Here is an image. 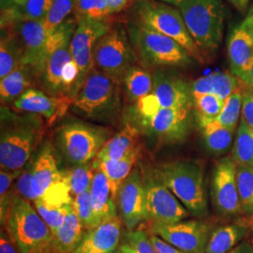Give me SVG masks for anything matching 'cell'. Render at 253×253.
<instances>
[{"label": "cell", "instance_id": "obj_1", "mask_svg": "<svg viewBox=\"0 0 253 253\" xmlns=\"http://www.w3.org/2000/svg\"><path fill=\"white\" fill-rule=\"evenodd\" d=\"M42 117L27 114L19 116L7 107L1 108L0 165L1 170L21 171L32 159L44 136Z\"/></svg>", "mask_w": 253, "mask_h": 253}, {"label": "cell", "instance_id": "obj_2", "mask_svg": "<svg viewBox=\"0 0 253 253\" xmlns=\"http://www.w3.org/2000/svg\"><path fill=\"white\" fill-rule=\"evenodd\" d=\"M120 84L94 66L73 100V111L91 120L113 122L121 110Z\"/></svg>", "mask_w": 253, "mask_h": 253}, {"label": "cell", "instance_id": "obj_3", "mask_svg": "<svg viewBox=\"0 0 253 253\" xmlns=\"http://www.w3.org/2000/svg\"><path fill=\"white\" fill-rule=\"evenodd\" d=\"M156 175L193 216L203 217L208 213L204 170L199 163H167L156 171Z\"/></svg>", "mask_w": 253, "mask_h": 253}, {"label": "cell", "instance_id": "obj_4", "mask_svg": "<svg viewBox=\"0 0 253 253\" xmlns=\"http://www.w3.org/2000/svg\"><path fill=\"white\" fill-rule=\"evenodd\" d=\"M137 59L145 68L161 66H186L191 56L182 46L170 37L132 20L126 25Z\"/></svg>", "mask_w": 253, "mask_h": 253}, {"label": "cell", "instance_id": "obj_5", "mask_svg": "<svg viewBox=\"0 0 253 253\" xmlns=\"http://www.w3.org/2000/svg\"><path fill=\"white\" fill-rule=\"evenodd\" d=\"M4 225L21 253H53V234L29 201L17 197Z\"/></svg>", "mask_w": 253, "mask_h": 253}, {"label": "cell", "instance_id": "obj_6", "mask_svg": "<svg viewBox=\"0 0 253 253\" xmlns=\"http://www.w3.org/2000/svg\"><path fill=\"white\" fill-rule=\"evenodd\" d=\"M134 20L177 42L191 57L204 62L199 47L190 34L179 10L157 0H134Z\"/></svg>", "mask_w": 253, "mask_h": 253}, {"label": "cell", "instance_id": "obj_7", "mask_svg": "<svg viewBox=\"0 0 253 253\" xmlns=\"http://www.w3.org/2000/svg\"><path fill=\"white\" fill-rule=\"evenodd\" d=\"M186 27L201 51L216 50L222 39L223 5L220 0H185L178 6Z\"/></svg>", "mask_w": 253, "mask_h": 253}, {"label": "cell", "instance_id": "obj_8", "mask_svg": "<svg viewBox=\"0 0 253 253\" xmlns=\"http://www.w3.org/2000/svg\"><path fill=\"white\" fill-rule=\"evenodd\" d=\"M108 129L79 120H69L57 128L56 144L69 163L84 165L95 160L108 141Z\"/></svg>", "mask_w": 253, "mask_h": 253}, {"label": "cell", "instance_id": "obj_9", "mask_svg": "<svg viewBox=\"0 0 253 253\" xmlns=\"http://www.w3.org/2000/svg\"><path fill=\"white\" fill-rule=\"evenodd\" d=\"M93 59L98 70L122 84L126 72L138 60L125 25L112 23L108 32L96 42Z\"/></svg>", "mask_w": 253, "mask_h": 253}, {"label": "cell", "instance_id": "obj_10", "mask_svg": "<svg viewBox=\"0 0 253 253\" xmlns=\"http://www.w3.org/2000/svg\"><path fill=\"white\" fill-rule=\"evenodd\" d=\"M144 178L146 208L149 219L157 223H175L188 217V210L163 184L156 173Z\"/></svg>", "mask_w": 253, "mask_h": 253}, {"label": "cell", "instance_id": "obj_11", "mask_svg": "<svg viewBox=\"0 0 253 253\" xmlns=\"http://www.w3.org/2000/svg\"><path fill=\"white\" fill-rule=\"evenodd\" d=\"M151 232L185 253H203L210 236V229L200 220H181L175 223L152 222Z\"/></svg>", "mask_w": 253, "mask_h": 253}, {"label": "cell", "instance_id": "obj_12", "mask_svg": "<svg viewBox=\"0 0 253 253\" xmlns=\"http://www.w3.org/2000/svg\"><path fill=\"white\" fill-rule=\"evenodd\" d=\"M211 197L217 212L235 216L242 212L236 180V163L232 157L218 161L213 171Z\"/></svg>", "mask_w": 253, "mask_h": 253}, {"label": "cell", "instance_id": "obj_13", "mask_svg": "<svg viewBox=\"0 0 253 253\" xmlns=\"http://www.w3.org/2000/svg\"><path fill=\"white\" fill-rule=\"evenodd\" d=\"M118 201L121 218L127 229L131 230L149 219L144 178L139 168H134L121 185Z\"/></svg>", "mask_w": 253, "mask_h": 253}, {"label": "cell", "instance_id": "obj_14", "mask_svg": "<svg viewBox=\"0 0 253 253\" xmlns=\"http://www.w3.org/2000/svg\"><path fill=\"white\" fill-rule=\"evenodd\" d=\"M73 103L70 97H53L43 91L30 88L13 102V109L42 117L51 125L62 118Z\"/></svg>", "mask_w": 253, "mask_h": 253}, {"label": "cell", "instance_id": "obj_15", "mask_svg": "<svg viewBox=\"0 0 253 253\" xmlns=\"http://www.w3.org/2000/svg\"><path fill=\"white\" fill-rule=\"evenodd\" d=\"M8 27H10L18 38L23 53L22 65L30 67L34 71L37 79V74L43 60L47 40L44 20L21 22Z\"/></svg>", "mask_w": 253, "mask_h": 253}, {"label": "cell", "instance_id": "obj_16", "mask_svg": "<svg viewBox=\"0 0 253 253\" xmlns=\"http://www.w3.org/2000/svg\"><path fill=\"white\" fill-rule=\"evenodd\" d=\"M227 50L231 73L239 78L253 59V9L233 30Z\"/></svg>", "mask_w": 253, "mask_h": 253}, {"label": "cell", "instance_id": "obj_17", "mask_svg": "<svg viewBox=\"0 0 253 253\" xmlns=\"http://www.w3.org/2000/svg\"><path fill=\"white\" fill-rule=\"evenodd\" d=\"M152 93L162 108H190L192 93L179 77L158 71L153 75Z\"/></svg>", "mask_w": 253, "mask_h": 253}, {"label": "cell", "instance_id": "obj_18", "mask_svg": "<svg viewBox=\"0 0 253 253\" xmlns=\"http://www.w3.org/2000/svg\"><path fill=\"white\" fill-rule=\"evenodd\" d=\"M190 108H161L142 122L154 135L167 142H178L187 134Z\"/></svg>", "mask_w": 253, "mask_h": 253}, {"label": "cell", "instance_id": "obj_19", "mask_svg": "<svg viewBox=\"0 0 253 253\" xmlns=\"http://www.w3.org/2000/svg\"><path fill=\"white\" fill-rule=\"evenodd\" d=\"M73 59L71 53V42L58 48L51 54L37 75L46 94L53 97H68L64 86V73L66 65Z\"/></svg>", "mask_w": 253, "mask_h": 253}, {"label": "cell", "instance_id": "obj_20", "mask_svg": "<svg viewBox=\"0 0 253 253\" xmlns=\"http://www.w3.org/2000/svg\"><path fill=\"white\" fill-rule=\"evenodd\" d=\"M63 177V172L57 166L53 147L46 143L33 158L31 187L37 199L42 198L47 190Z\"/></svg>", "mask_w": 253, "mask_h": 253}, {"label": "cell", "instance_id": "obj_21", "mask_svg": "<svg viewBox=\"0 0 253 253\" xmlns=\"http://www.w3.org/2000/svg\"><path fill=\"white\" fill-rule=\"evenodd\" d=\"M121 235V219L109 218L100 225L87 231L78 248L73 253H102L115 252Z\"/></svg>", "mask_w": 253, "mask_h": 253}, {"label": "cell", "instance_id": "obj_22", "mask_svg": "<svg viewBox=\"0 0 253 253\" xmlns=\"http://www.w3.org/2000/svg\"><path fill=\"white\" fill-rule=\"evenodd\" d=\"M54 0H25L10 4L1 11V28L21 22L45 20Z\"/></svg>", "mask_w": 253, "mask_h": 253}, {"label": "cell", "instance_id": "obj_23", "mask_svg": "<svg viewBox=\"0 0 253 253\" xmlns=\"http://www.w3.org/2000/svg\"><path fill=\"white\" fill-rule=\"evenodd\" d=\"M237 88H239V82L235 75L227 72H217L200 77L193 82L191 93L192 97L214 94L220 100H226Z\"/></svg>", "mask_w": 253, "mask_h": 253}, {"label": "cell", "instance_id": "obj_24", "mask_svg": "<svg viewBox=\"0 0 253 253\" xmlns=\"http://www.w3.org/2000/svg\"><path fill=\"white\" fill-rule=\"evenodd\" d=\"M140 154V147L138 146L132 152L120 161H100L95 159L92 163L93 168L103 172L110 182L112 196L116 202L118 200V191L126 180V177L134 169V165Z\"/></svg>", "mask_w": 253, "mask_h": 253}, {"label": "cell", "instance_id": "obj_25", "mask_svg": "<svg viewBox=\"0 0 253 253\" xmlns=\"http://www.w3.org/2000/svg\"><path fill=\"white\" fill-rule=\"evenodd\" d=\"M90 196L93 210L100 223L117 217V207L112 196L110 182L107 176L99 170H95L91 184Z\"/></svg>", "mask_w": 253, "mask_h": 253}, {"label": "cell", "instance_id": "obj_26", "mask_svg": "<svg viewBox=\"0 0 253 253\" xmlns=\"http://www.w3.org/2000/svg\"><path fill=\"white\" fill-rule=\"evenodd\" d=\"M85 232L73 207L63 224L53 235V253H73L81 243Z\"/></svg>", "mask_w": 253, "mask_h": 253}, {"label": "cell", "instance_id": "obj_27", "mask_svg": "<svg viewBox=\"0 0 253 253\" xmlns=\"http://www.w3.org/2000/svg\"><path fill=\"white\" fill-rule=\"evenodd\" d=\"M248 232L247 224L232 223L218 227L210 234L205 253H230L240 244Z\"/></svg>", "mask_w": 253, "mask_h": 253}, {"label": "cell", "instance_id": "obj_28", "mask_svg": "<svg viewBox=\"0 0 253 253\" xmlns=\"http://www.w3.org/2000/svg\"><path fill=\"white\" fill-rule=\"evenodd\" d=\"M77 27L71 42V53L75 54L85 47L95 45L96 42L104 36L112 26L110 20L81 18L76 20Z\"/></svg>", "mask_w": 253, "mask_h": 253}, {"label": "cell", "instance_id": "obj_29", "mask_svg": "<svg viewBox=\"0 0 253 253\" xmlns=\"http://www.w3.org/2000/svg\"><path fill=\"white\" fill-rule=\"evenodd\" d=\"M36 75L34 71L25 65H20L18 68L9 73L0 83V97L1 102H14L25 92L31 88Z\"/></svg>", "mask_w": 253, "mask_h": 253}, {"label": "cell", "instance_id": "obj_30", "mask_svg": "<svg viewBox=\"0 0 253 253\" xmlns=\"http://www.w3.org/2000/svg\"><path fill=\"white\" fill-rule=\"evenodd\" d=\"M137 139L138 131L135 127L126 125L118 134L109 139L96 159L100 161H120L138 147L136 145Z\"/></svg>", "mask_w": 253, "mask_h": 253}, {"label": "cell", "instance_id": "obj_31", "mask_svg": "<svg viewBox=\"0 0 253 253\" xmlns=\"http://www.w3.org/2000/svg\"><path fill=\"white\" fill-rule=\"evenodd\" d=\"M22 48L15 32L10 28H1L0 78L3 79L22 65Z\"/></svg>", "mask_w": 253, "mask_h": 253}, {"label": "cell", "instance_id": "obj_32", "mask_svg": "<svg viewBox=\"0 0 253 253\" xmlns=\"http://www.w3.org/2000/svg\"><path fill=\"white\" fill-rule=\"evenodd\" d=\"M122 84L128 100L136 102L152 93L153 76L148 71L135 64L126 72Z\"/></svg>", "mask_w": 253, "mask_h": 253}, {"label": "cell", "instance_id": "obj_33", "mask_svg": "<svg viewBox=\"0 0 253 253\" xmlns=\"http://www.w3.org/2000/svg\"><path fill=\"white\" fill-rule=\"evenodd\" d=\"M201 126L205 145L208 151L214 155L226 153L233 144L235 131L212 121Z\"/></svg>", "mask_w": 253, "mask_h": 253}, {"label": "cell", "instance_id": "obj_34", "mask_svg": "<svg viewBox=\"0 0 253 253\" xmlns=\"http://www.w3.org/2000/svg\"><path fill=\"white\" fill-rule=\"evenodd\" d=\"M232 158L236 165L253 168V128L242 118L237 127Z\"/></svg>", "mask_w": 253, "mask_h": 253}, {"label": "cell", "instance_id": "obj_35", "mask_svg": "<svg viewBox=\"0 0 253 253\" xmlns=\"http://www.w3.org/2000/svg\"><path fill=\"white\" fill-rule=\"evenodd\" d=\"M63 172L73 199L82 193L90 190L95 173L92 163L76 165L75 167Z\"/></svg>", "mask_w": 253, "mask_h": 253}, {"label": "cell", "instance_id": "obj_36", "mask_svg": "<svg viewBox=\"0 0 253 253\" xmlns=\"http://www.w3.org/2000/svg\"><path fill=\"white\" fill-rule=\"evenodd\" d=\"M193 105L196 110L200 126L215 121L224 106L225 100H220L214 94L193 96Z\"/></svg>", "mask_w": 253, "mask_h": 253}, {"label": "cell", "instance_id": "obj_37", "mask_svg": "<svg viewBox=\"0 0 253 253\" xmlns=\"http://www.w3.org/2000/svg\"><path fill=\"white\" fill-rule=\"evenodd\" d=\"M236 180L242 212L253 215V168L236 165Z\"/></svg>", "mask_w": 253, "mask_h": 253}, {"label": "cell", "instance_id": "obj_38", "mask_svg": "<svg viewBox=\"0 0 253 253\" xmlns=\"http://www.w3.org/2000/svg\"><path fill=\"white\" fill-rule=\"evenodd\" d=\"M242 101L243 93L239 88H237L225 100L224 106L216 119L217 123L235 131L240 113L242 112Z\"/></svg>", "mask_w": 253, "mask_h": 253}, {"label": "cell", "instance_id": "obj_39", "mask_svg": "<svg viewBox=\"0 0 253 253\" xmlns=\"http://www.w3.org/2000/svg\"><path fill=\"white\" fill-rule=\"evenodd\" d=\"M73 14L76 20L81 18L109 20L111 15L107 0H76Z\"/></svg>", "mask_w": 253, "mask_h": 253}, {"label": "cell", "instance_id": "obj_40", "mask_svg": "<svg viewBox=\"0 0 253 253\" xmlns=\"http://www.w3.org/2000/svg\"><path fill=\"white\" fill-rule=\"evenodd\" d=\"M73 207L76 215L81 220L86 231H90L100 223L95 215L91 203L90 190L76 196L73 202Z\"/></svg>", "mask_w": 253, "mask_h": 253}, {"label": "cell", "instance_id": "obj_41", "mask_svg": "<svg viewBox=\"0 0 253 253\" xmlns=\"http://www.w3.org/2000/svg\"><path fill=\"white\" fill-rule=\"evenodd\" d=\"M75 1L76 0H54L53 6L44 20V28L47 35L66 21L68 15L74 9Z\"/></svg>", "mask_w": 253, "mask_h": 253}, {"label": "cell", "instance_id": "obj_42", "mask_svg": "<svg viewBox=\"0 0 253 253\" xmlns=\"http://www.w3.org/2000/svg\"><path fill=\"white\" fill-rule=\"evenodd\" d=\"M34 206L38 214L43 219L47 226L50 228L53 235L63 224L68 212L73 208V204L60 208H48L40 199H37L34 202Z\"/></svg>", "mask_w": 253, "mask_h": 253}, {"label": "cell", "instance_id": "obj_43", "mask_svg": "<svg viewBox=\"0 0 253 253\" xmlns=\"http://www.w3.org/2000/svg\"><path fill=\"white\" fill-rule=\"evenodd\" d=\"M32 165H33V157L20 172V174L16 179V190H17L20 197L34 204L37 198L32 190V187H31Z\"/></svg>", "mask_w": 253, "mask_h": 253}, {"label": "cell", "instance_id": "obj_44", "mask_svg": "<svg viewBox=\"0 0 253 253\" xmlns=\"http://www.w3.org/2000/svg\"><path fill=\"white\" fill-rule=\"evenodd\" d=\"M127 244L134 253H158L150 241V237L142 230L130 231L127 234Z\"/></svg>", "mask_w": 253, "mask_h": 253}, {"label": "cell", "instance_id": "obj_45", "mask_svg": "<svg viewBox=\"0 0 253 253\" xmlns=\"http://www.w3.org/2000/svg\"><path fill=\"white\" fill-rule=\"evenodd\" d=\"M241 114V118L253 128V88H250L243 94Z\"/></svg>", "mask_w": 253, "mask_h": 253}, {"label": "cell", "instance_id": "obj_46", "mask_svg": "<svg viewBox=\"0 0 253 253\" xmlns=\"http://www.w3.org/2000/svg\"><path fill=\"white\" fill-rule=\"evenodd\" d=\"M0 253H21L16 242L6 229L1 230Z\"/></svg>", "mask_w": 253, "mask_h": 253}, {"label": "cell", "instance_id": "obj_47", "mask_svg": "<svg viewBox=\"0 0 253 253\" xmlns=\"http://www.w3.org/2000/svg\"><path fill=\"white\" fill-rule=\"evenodd\" d=\"M150 237V241L153 244L155 250L157 251V253H185L179 251L178 249H176L175 247H173L171 244L167 243L166 241H164L163 238H161L158 235H152L149 236Z\"/></svg>", "mask_w": 253, "mask_h": 253}, {"label": "cell", "instance_id": "obj_48", "mask_svg": "<svg viewBox=\"0 0 253 253\" xmlns=\"http://www.w3.org/2000/svg\"><path fill=\"white\" fill-rule=\"evenodd\" d=\"M108 1L109 10L110 14L118 13L121 10L126 8L132 0H107Z\"/></svg>", "mask_w": 253, "mask_h": 253}, {"label": "cell", "instance_id": "obj_49", "mask_svg": "<svg viewBox=\"0 0 253 253\" xmlns=\"http://www.w3.org/2000/svg\"><path fill=\"white\" fill-rule=\"evenodd\" d=\"M238 79L249 87L253 88V59Z\"/></svg>", "mask_w": 253, "mask_h": 253}, {"label": "cell", "instance_id": "obj_50", "mask_svg": "<svg viewBox=\"0 0 253 253\" xmlns=\"http://www.w3.org/2000/svg\"><path fill=\"white\" fill-rule=\"evenodd\" d=\"M236 253H253V245L248 241H244L237 246Z\"/></svg>", "mask_w": 253, "mask_h": 253}, {"label": "cell", "instance_id": "obj_51", "mask_svg": "<svg viewBox=\"0 0 253 253\" xmlns=\"http://www.w3.org/2000/svg\"><path fill=\"white\" fill-rule=\"evenodd\" d=\"M229 1L241 12L246 10L248 5H249V2H250V0H229Z\"/></svg>", "mask_w": 253, "mask_h": 253}, {"label": "cell", "instance_id": "obj_52", "mask_svg": "<svg viewBox=\"0 0 253 253\" xmlns=\"http://www.w3.org/2000/svg\"><path fill=\"white\" fill-rule=\"evenodd\" d=\"M117 253H134L132 251L131 247L129 245L126 243V244L121 245L118 250H117Z\"/></svg>", "mask_w": 253, "mask_h": 253}, {"label": "cell", "instance_id": "obj_53", "mask_svg": "<svg viewBox=\"0 0 253 253\" xmlns=\"http://www.w3.org/2000/svg\"><path fill=\"white\" fill-rule=\"evenodd\" d=\"M160 1H163V2H165V3L172 4V5H174V6L178 7L181 3H182L183 1H185V0H160Z\"/></svg>", "mask_w": 253, "mask_h": 253}, {"label": "cell", "instance_id": "obj_54", "mask_svg": "<svg viewBox=\"0 0 253 253\" xmlns=\"http://www.w3.org/2000/svg\"><path fill=\"white\" fill-rule=\"evenodd\" d=\"M249 224H250V226H252L253 224V215L251 217V218L249 219Z\"/></svg>", "mask_w": 253, "mask_h": 253}, {"label": "cell", "instance_id": "obj_55", "mask_svg": "<svg viewBox=\"0 0 253 253\" xmlns=\"http://www.w3.org/2000/svg\"><path fill=\"white\" fill-rule=\"evenodd\" d=\"M12 3H21V2H23V1H25V0H10Z\"/></svg>", "mask_w": 253, "mask_h": 253}, {"label": "cell", "instance_id": "obj_56", "mask_svg": "<svg viewBox=\"0 0 253 253\" xmlns=\"http://www.w3.org/2000/svg\"><path fill=\"white\" fill-rule=\"evenodd\" d=\"M236 252H237V247H236V248H235V249H234V250H233V251H231V252H230V253H236Z\"/></svg>", "mask_w": 253, "mask_h": 253}, {"label": "cell", "instance_id": "obj_57", "mask_svg": "<svg viewBox=\"0 0 253 253\" xmlns=\"http://www.w3.org/2000/svg\"><path fill=\"white\" fill-rule=\"evenodd\" d=\"M117 253V251H115V252H110V253Z\"/></svg>", "mask_w": 253, "mask_h": 253}, {"label": "cell", "instance_id": "obj_58", "mask_svg": "<svg viewBox=\"0 0 253 253\" xmlns=\"http://www.w3.org/2000/svg\"><path fill=\"white\" fill-rule=\"evenodd\" d=\"M251 227H252V228H251V230H252V233H253V224Z\"/></svg>", "mask_w": 253, "mask_h": 253}, {"label": "cell", "instance_id": "obj_59", "mask_svg": "<svg viewBox=\"0 0 253 253\" xmlns=\"http://www.w3.org/2000/svg\"></svg>", "mask_w": 253, "mask_h": 253}]
</instances>
